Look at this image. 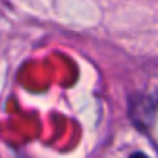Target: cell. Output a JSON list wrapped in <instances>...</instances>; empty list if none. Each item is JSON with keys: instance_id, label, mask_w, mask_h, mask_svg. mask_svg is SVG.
I'll return each mask as SVG.
<instances>
[{"instance_id": "obj_1", "label": "cell", "mask_w": 158, "mask_h": 158, "mask_svg": "<svg viewBox=\"0 0 158 158\" xmlns=\"http://www.w3.org/2000/svg\"><path fill=\"white\" fill-rule=\"evenodd\" d=\"M158 99L155 95H134L129 99V117L139 129H146L153 124L156 116Z\"/></svg>"}, {"instance_id": "obj_2", "label": "cell", "mask_w": 158, "mask_h": 158, "mask_svg": "<svg viewBox=\"0 0 158 158\" xmlns=\"http://www.w3.org/2000/svg\"><path fill=\"white\" fill-rule=\"evenodd\" d=\"M129 158H150V156H146L144 153H139V151H136V153H133Z\"/></svg>"}]
</instances>
